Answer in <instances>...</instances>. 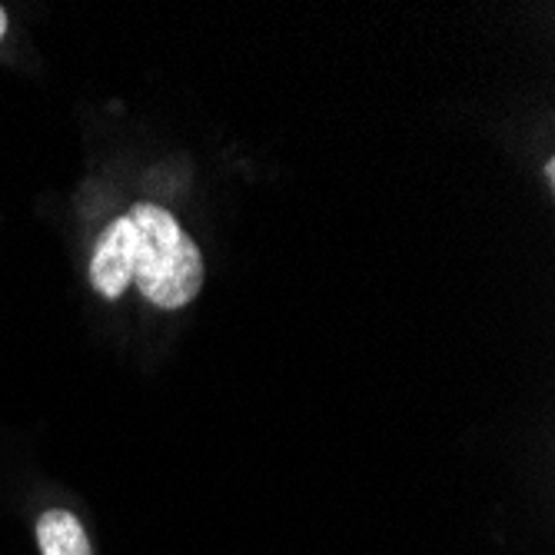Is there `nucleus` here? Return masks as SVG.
<instances>
[{
  "instance_id": "obj_1",
  "label": "nucleus",
  "mask_w": 555,
  "mask_h": 555,
  "mask_svg": "<svg viewBox=\"0 0 555 555\" xmlns=\"http://www.w3.org/2000/svg\"><path fill=\"white\" fill-rule=\"evenodd\" d=\"M127 220L137 236L133 283L160 310H180L204 289V254L177 223V217L157 204H133Z\"/></svg>"
},
{
  "instance_id": "obj_3",
  "label": "nucleus",
  "mask_w": 555,
  "mask_h": 555,
  "mask_svg": "<svg viewBox=\"0 0 555 555\" xmlns=\"http://www.w3.org/2000/svg\"><path fill=\"white\" fill-rule=\"evenodd\" d=\"M40 555H93L80 519L67 509H50L37 522Z\"/></svg>"
},
{
  "instance_id": "obj_2",
  "label": "nucleus",
  "mask_w": 555,
  "mask_h": 555,
  "mask_svg": "<svg viewBox=\"0 0 555 555\" xmlns=\"http://www.w3.org/2000/svg\"><path fill=\"white\" fill-rule=\"evenodd\" d=\"M133 260H137V236L127 217L114 220L100 233L90 260V286L104 299H120L133 286Z\"/></svg>"
},
{
  "instance_id": "obj_5",
  "label": "nucleus",
  "mask_w": 555,
  "mask_h": 555,
  "mask_svg": "<svg viewBox=\"0 0 555 555\" xmlns=\"http://www.w3.org/2000/svg\"><path fill=\"white\" fill-rule=\"evenodd\" d=\"M545 177H548V183H555V160L545 164Z\"/></svg>"
},
{
  "instance_id": "obj_4",
  "label": "nucleus",
  "mask_w": 555,
  "mask_h": 555,
  "mask_svg": "<svg viewBox=\"0 0 555 555\" xmlns=\"http://www.w3.org/2000/svg\"><path fill=\"white\" fill-rule=\"evenodd\" d=\"M8 27H11V21H8V11H4V8H0V37H4V34H8Z\"/></svg>"
}]
</instances>
